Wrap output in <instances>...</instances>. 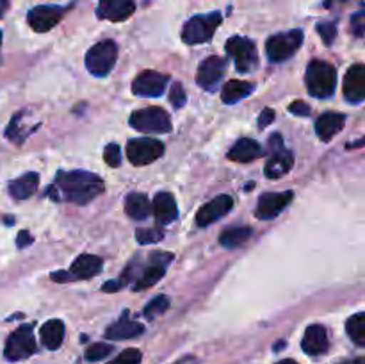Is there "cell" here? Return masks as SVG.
Here are the masks:
<instances>
[{
    "label": "cell",
    "mask_w": 365,
    "mask_h": 364,
    "mask_svg": "<svg viewBox=\"0 0 365 364\" xmlns=\"http://www.w3.org/2000/svg\"><path fill=\"white\" fill-rule=\"evenodd\" d=\"M56 186L59 188L64 200L78 203V206H84V203L95 200L106 189L103 181L98 175L82 170L59 171L56 177Z\"/></svg>",
    "instance_id": "1"
},
{
    "label": "cell",
    "mask_w": 365,
    "mask_h": 364,
    "mask_svg": "<svg viewBox=\"0 0 365 364\" xmlns=\"http://www.w3.org/2000/svg\"><path fill=\"white\" fill-rule=\"evenodd\" d=\"M307 89L316 98H328L337 88V70L327 61H312L307 68Z\"/></svg>",
    "instance_id": "2"
},
{
    "label": "cell",
    "mask_w": 365,
    "mask_h": 364,
    "mask_svg": "<svg viewBox=\"0 0 365 364\" xmlns=\"http://www.w3.org/2000/svg\"><path fill=\"white\" fill-rule=\"evenodd\" d=\"M118 59V45L113 39H103L93 45L86 54V68L91 75L106 77L110 74Z\"/></svg>",
    "instance_id": "3"
},
{
    "label": "cell",
    "mask_w": 365,
    "mask_h": 364,
    "mask_svg": "<svg viewBox=\"0 0 365 364\" xmlns=\"http://www.w3.org/2000/svg\"><path fill=\"white\" fill-rule=\"evenodd\" d=\"M221 13H210V14H200V16H192L191 20L185 21L184 29H182V39L187 45H198V43L209 41L214 36L216 29L220 27Z\"/></svg>",
    "instance_id": "4"
},
{
    "label": "cell",
    "mask_w": 365,
    "mask_h": 364,
    "mask_svg": "<svg viewBox=\"0 0 365 364\" xmlns=\"http://www.w3.org/2000/svg\"><path fill=\"white\" fill-rule=\"evenodd\" d=\"M130 127L139 132H148V134L150 132L164 134L171 131V118L163 107H145L132 113Z\"/></svg>",
    "instance_id": "5"
},
{
    "label": "cell",
    "mask_w": 365,
    "mask_h": 364,
    "mask_svg": "<svg viewBox=\"0 0 365 364\" xmlns=\"http://www.w3.org/2000/svg\"><path fill=\"white\" fill-rule=\"evenodd\" d=\"M303 43V31L294 29V31L280 32L267 39L266 54L271 63H282L287 61L289 57L294 56Z\"/></svg>",
    "instance_id": "6"
},
{
    "label": "cell",
    "mask_w": 365,
    "mask_h": 364,
    "mask_svg": "<svg viewBox=\"0 0 365 364\" xmlns=\"http://www.w3.org/2000/svg\"><path fill=\"white\" fill-rule=\"evenodd\" d=\"M36 338L34 332H32L31 325H21L18 327L13 334L7 338L6 348H4V355L7 360H24L27 357L34 355L36 353Z\"/></svg>",
    "instance_id": "7"
},
{
    "label": "cell",
    "mask_w": 365,
    "mask_h": 364,
    "mask_svg": "<svg viewBox=\"0 0 365 364\" xmlns=\"http://www.w3.org/2000/svg\"><path fill=\"white\" fill-rule=\"evenodd\" d=\"M227 54L234 59L235 68L242 74H248L259 66V56H257L255 43L252 39L232 36L227 41Z\"/></svg>",
    "instance_id": "8"
},
{
    "label": "cell",
    "mask_w": 365,
    "mask_h": 364,
    "mask_svg": "<svg viewBox=\"0 0 365 364\" xmlns=\"http://www.w3.org/2000/svg\"><path fill=\"white\" fill-rule=\"evenodd\" d=\"M164 153V145L159 139L139 138L130 139L127 145V157L134 166H146Z\"/></svg>",
    "instance_id": "9"
},
{
    "label": "cell",
    "mask_w": 365,
    "mask_h": 364,
    "mask_svg": "<svg viewBox=\"0 0 365 364\" xmlns=\"http://www.w3.org/2000/svg\"><path fill=\"white\" fill-rule=\"evenodd\" d=\"M173 261V253L170 252H153L150 256V264L143 268V273L139 275L132 285L134 291H143V289H148L152 285H155L160 278L164 277L168 270V264Z\"/></svg>",
    "instance_id": "10"
},
{
    "label": "cell",
    "mask_w": 365,
    "mask_h": 364,
    "mask_svg": "<svg viewBox=\"0 0 365 364\" xmlns=\"http://www.w3.org/2000/svg\"><path fill=\"white\" fill-rule=\"evenodd\" d=\"M292 198H294L292 191L264 193L259 198V203H257L255 216L259 220H273L292 202Z\"/></svg>",
    "instance_id": "11"
},
{
    "label": "cell",
    "mask_w": 365,
    "mask_h": 364,
    "mask_svg": "<svg viewBox=\"0 0 365 364\" xmlns=\"http://www.w3.org/2000/svg\"><path fill=\"white\" fill-rule=\"evenodd\" d=\"M64 7L59 6H38L32 7L27 14V21L32 31L36 32H48L50 29L56 27L64 14Z\"/></svg>",
    "instance_id": "12"
},
{
    "label": "cell",
    "mask_w": 365,
    "mask_h": 364,
    "mask_svg": "<svg viewBox=\"0 0 365 364\" xmlns=\"http://www.w3.org/2000/svg\"><path fill=\"white\" fill-rule=\"evenodd\" d=\"M232 207H234V198L232 196L217 195L216 198H212L205 206L200 207V211L196 213V225L198 227H207V225L214 223L220 218H223L225 214L230 213Z\"/></svg>",
    "instance_id": "13"
},
{
    "label": "cell",
    "mask_w": 365,
    "mask_h": 364,
    "mask_svg": "<svg viewBox=\"0 0 365 364\" xmlns=\"http://www.w3.org/2000/svg\"><path fill=\"white\" fill-rule=\"evenodd\" d=\"M225 74V61L220 56H210L203 59L198 66L196 81L207 91H214L217 84L221 82V77Z\"/></svg>",
    "instance_id": "14"
},
{
    "label": "cell",
    "mask_w": 365,
    "mask_h": 364,
    "mask_svg": "<svg viewBox=\"0 0 365 364\" xmlns=\"http://www.w3.org/2000/svg\"><path fill=\"white\" fill-rule=\"evenodd\" d=\"M168 75L159 74V71H143L132 82V91L138 96H160L166 89Z\"/></svg>",
    "instance_id": "15"
},
{
    "label": "cell",
    "mask_w": 365,
    "mask_h": 364,
    "mask_svg": "<svg viewBox=\"0 0 365 364\" xmlns=\"http://www.w3.org/2000/svg\"><path fill=\"white\" fill-rule=\"evenodd\" d=\"M135 11V4L132 0H100L96 7V14L100 20L123 21L130 18Z\"/></svg>",
    "instance_id": "16"
},
{
    "label": "cell",
    "mask_w": 365,
    "mask_h": 364,
    "mask_svg": "<svg viewBox=\"0 0 365 364\" xmlns=\"http://www.w3.org/2000/svg\"><path fill=\"white\" fill-rule=\"evenodd\" d=\"M344 96L348 102L360 103L365 98V66L353 64L344 77Z\"/></svg>",
    "instance_id": "17"
},
{
    "label": "cell",
    "mask_w": 365,
    "mask_h": 364,
    "mask_svg": "<svg viewBox=\"0 0 365 364\" xmlns=\"http://www.w3.org/2000/svg\"><path fill=\"white\" fill-rule=\"evenodd\" d=\"M152 207L157 225H170L171 221L177 220L178 207L171 193H157L155 198H153Z\"/></svg>",
    "instance_id": "18"
},
{
    "label": "cell",
    "mask_w": 365,
    "mask_h": 364,
    "mask_svg": "<svg viewBox=\"0 0 365 364\" xmlns=\"http://www.w3.org/2000/svg\"><path fill=\"white\" fill-rule=\"evenodd\" d=\"M143 332H145V327H143L139 321L130 320V318H128V313L125 310V313L121 314L120 320L107 328L106 338L113 339V341H121V339L138 338V335H141Z\"/></svg>",
    "instance_id": "19"
},
{
    "label": "cell",
    "mask_w": 365,
    "mask_h": 364,
    "mask_svg": "<svg viewBox=\"0 0 365 364\" xmlns=\"http://www.w3.org/2000/svg\"><path fill=\"white\" fill-rule=\"evenodd\" d=\"M303 352L309 353V355H321L328 350V334L327 328L319 323L310 325L305 330L302 341Z\"/></svg>",
    "instance_id": "20"
},
{
    "label": "cell",
    "mask_w": 365,
    "mask_h": 364,
    "mask_svg": "<svg viewBox=\"0 0 365 364\" xmlns=\"http://www.w3.org/2000/svg\"><path fill=\"white\" fill-rule=\"evenodd\" d=\"M292 164H294V153L282 146V148L273 150V156L266 163L264 173L267 178H280L291 170Z\"/></svg>",
    "instance_id": "21"
},
{
    "label": "cell",
    "mask_w": 365,
    "mask_h": 364,
    "mask_svg": "<svg viewBox=\"0 0 365 364\" xmlns=\"http://www.w3.org/2000/svg\"><path fill=\"white\" fill-rule=\"evenodd\" d=\"M103 261L100 257L91 256V253H84V256L77 257L70 268V273L73 278H81V280H88V278L96 277L102 271Z\"/></svg>",
    "instance_id": "22"
},
{
    "label": "cell",
    "mask_w": 365,
    "mask_h": 364,
    "mask_svg": "<svg viewBox=\"0 0 365 364\" xmlns=\"http://www.w3.org/2000/svg\"><path fill=\"white\" fill-rule=\"evenodd\" d=\"M264 156V150L255 139L242 138L235 143L228 152V159L235 161V163H252V161L259 159Z\"/></svg>",
    "instance_id": "23"
},
{
    "label": "cell",
    "mask_w": 365,
    "mask_h": 364,
    "mask_svg": "<svg viewBox=\"0 0 365 364\" xmlns=\"http://www.w3.org/2000/svg\"><path fill=\"white\" fill-rule=\"evenodd\" d=\"M346 116L341 113H324L316 121V134L323 141H330L335 134L344 128Z\"/></svg>",
    "instance_id": "24"
},
{
    "label": "cell",
    "mask_w": 365,
    "mask_h": 364,
    "mask_svg": "<svg viewBox=\"0 0 365 364\" xmlns=\"http://www.w3.org/2000/svg\"><path fill=\"white\" fill-rule=\"evenodd\" d=\"M38 186H39V175L34 173V171H31V173H25L21 175V177L14 178L13 182H9L7 191H9V195L13 196L14 200H25L29 198V196L34 195Z\"/></svg>",
    "instance_id": "25"
},
{
    "label": "cell",
    "mask_w": 365,
    "mask_h": 364,
    "mask_svg": "<svg viewBox=\"0 0 365 364\" xmlns=\"http://www.w3.org/2000/svg\"><path fill=\"white\" fill-rule=\"evenodd\" d=\"M125 211L132 220H146L152 214V203L145 193H130L125 198Z\"/></svg>",
    "instance_id": "26"
},
{
    "label": "cell",
    "mask_w": 365,
    "mask_h": 364,
    "mask_svg": "<svg viewBox=\"0 0 365 364\" xmlns=\"http://www.w3.org/2000/svg\"><path fill=\"white\" fill-rule=\"evenodd\" d=\"M39 335H41V343L45 345V348L57 350L63 345L64 323L61 320H48L39 330Z\"/></svg>",
    "instance_id": "27"
},
{
    "label": "cell",
    "mask_w": 365,
    "mask_h": 364,
    "mask_svg": "<svg viewBox=\"0 0 365 364\" xmlns=\"http://www.w3.org/2000/svg\"><path fill=\"white\" fill-rule=\"evenodd\" d=\"M255 91V84L248 81H228L223 86V93H221V98L225 103H235L239 100L246 98L250 93Z\"/></svg>",
    "instance_id": "28"
},
{
    "label": "cell",
    "mask_w": 365,
    "mask_h": 364,
    "mask_svg": "<svg viewBox=\"0 0 365 364\" xmlns=\"http://www.w3.org/2000/svg\"><path fill=\"white\" fill-rule=\"evenodd\" d=\"M252 236V228L250 227H232L221 232L220 243L225 248H237V246L245 245Z\"/></svg>",
    "instance_id": "29"
},
{
    "label": "cell",
    "mask_w": 365,
    "mask_h": 364,
    "mask_svg": "<svg viewBox=\"0 0 365 364\" xmlns=\"http://www.w3.org/2000/svg\"><path fill=\"white\" fill-rule=\"evenodd\" d=\"M346 332L355 345L365 346V313L360 310V313L353 314L346 323Z\"/></svg>",
    "instance_id": "30"
},
{
    "label": "cell",
    "mask_w": 365,
    "mask_h": 364,
    "mask_svg": "<svg viewBox=\"0 0 365 364\" xmlns=\"http://www.w3.org/2000/svg\"><path fill=\"white\" fill-rule=\"evenodd\" d=\"M168 309H170V298L164 295H159V296H155L152 302L146 303L145 313L143 314H145L146 320H155V318H159L160 314L166 313Z\"/></svg>",
    "instance_id": "31"
},
{
    "label": "cell",
    "mask_w": 365,
    "mask_h": 364,
    "mask_svg": "<svg viewBox=\"0 0 365 364\" xmlns=\"http://www.w3.org/2000/svg\"><path fill=\"white\" fill-rule=\"evenodd\" d=\"M110 352H113V346L107 345V343H95V345H91L86 350V359L89 363H95V360L106 359Z\"/></svg>",
    "instance_id": "32"
},
{
    "label": "cell",
    "mask_w": 365,
    "mask_h": 364,
    "mask_svg": "<svg viewBox=\"0 0 365 364\" xmlns=\"http://www.w3.org/2000/svg\"><path fill=\"white\" fill-rule=\"evenodd\" d=\"M163 231L160 228H139L135 231V239L139 245H150V243H157L163 239Z\"/></svg>",
    "instance_id": "33"
},
{
    "label": "cell",
    "mask_w": 365,
    "mask_h": 364,
    "mask_svg": "<svg viewBox=\"0 0 365 364\" xmlns=\"http://www.w3.org/2000/svg\"><path fill=\"white\" fill-rule=\"evenodd\" d=\"M317 32L323 38L324 45L330 46L337 36V24L335 21H321V24H317Z\"/></svg>",
    "instance_id": "34"
},
{
    "label": "cell",
    "mask_w": 365,
    "mask_h": 364,
    "mask_svg": "<svg viewBox=\"0 0 365 364\" xmlns=\"http://www.w3.org/2000/svg\"><path fill=\"white\" fill-rule=\"evenodd\" d=\"M141 352L138 348H127L109 364H141Z\"/></svg>",
    "instance_id": "35"
},
{
    "label": "cell",
    "mask_w": 365,
    "mask_h": 364,
    "mask_svg": "<svg viewBox=\"0 0 365 364\" xmlns=\"http://www.w3.org/2000/svg\"><path fill=\"white\" fill-rule=\"evenodd\" d=\"M103 161L109 164L110 168H118L121 164V150L116 143H109L103 150Z\"/></svg>",
    "instance_id": "36"
},
{
    "label": "cell",
    "mask_w": 365,
    "mask_h": 364,
    "mask_svg": "<svg viewBox=\"0 0 365 364\" xmlns=\"http://www.w3.org/2000/svg\"><path fill=\"white\" fill-rule=\"evenodd\" d=\"M185 89L184 86L180 84V82H173V86H171L170 89V102L171 106L177 107V109H180V107L185 106Z\"/></svg>",
    "instance_id": "37"
},
{
    "label": "cell",
    "mask_w": 365,
    "mask_h": 364,
    "mask_svg": "<svg viewBox=\"0 0 365 364\" xmlns=\"http://www.w3.org/2000/svg\"><path fill=\"white\" fill-rule=\"evenodd\" d=\"M351 32L356 36V38H364L365 32V13L364 11H359L351 16Z\"/></svg>",
    "instance_id": "38"
},
{
    "label": "cell",
    "mask_w": 365,
    "mask_h": 364,
    "mask_svg": "<svg viewBox=\"0 0 365 364\" xmlns=\"http://www.w3.org/2000/svg\"><path fill=\"white\" fill-rule=\"evenodd\" d=\"M289 111H291L292 114H296V116H309L310 106H309V103L302 102V100H298V102H294V103H291V106H289Z\"/></svg>",
    "instance_id": "39"
},
{
    "label": "cell",
    "mask_w": 365,
    "mask_h": 364,
    "mask_svg": "<svg viewBox=\"0 0 365 364\" xmlns=\"http://www.w3.org/2000/svg\"><path fill=\"white\" fill-rule=\"evenodd\" d=\"M273 121H274V111L269 109V107H266L259 116V128H266L267 125H271Z\"/></svg>",
    "instance_id": "40"
},
{
    "label": "cell",
    "mask_w": 365,
    "mask_h": 364,
    "mask_svg": "<svg viewBox=\"0 0 365 364\" xmlns=\"http://www.w3.org/2000/svg\"><path fill=\"white\" fill-rule=\"evenodd\" d=\"M50 278H52L53 282H61V284H63V282H70V280H73V277H71V273H68L66 270L56 271V273L50 275Z\"/></svg>",
    "instance_id": "41"
},
{
    "label": "cell",
    "mask_w": 365,
    "mask_h": 364,
    "mask_svg": "<svg viewBox=\"0 0 365 364\" xmlns=\"http://www.w3.org/2000/svg\"><path fill=\"white\" fill-rule=\"evenodd\" d=\"M32 243V236L29 234L27 231H21L20 234H18V238H16V245H18V248H24V246H29Z\"/></svg>",
    "instance_id": "42"
},
{
    "label": "cell",
    "mask_w": 365,
    "mask_h": 364,
    "mask_svg": "<svg viewBox=\"0 0 365 364\" xmlns=\"http://www.w3.org/2000/svg\"><path fill=\"white\" fill-rule=\"evenodd\" d=\"M123 288V282L118 278V280H109L107 284L102 285V291L106 293H114V291H120V289Z\"/></svg>",
    "instance_id": "43"
},
{
    "label": "cell",
    "mask_w": 365,
    "mask_h": 364,
    "mask_svg": "<svg viewBox=\"0 0 365 364\" xmlns=\"http://www.w3.org/2000/svg\"><path fill=\"white\" fill-rule=\"evenodd\" d=\"M339 364H365L364 357H356V359H349L344 360V363H339Z\"/></svg>",
    "instance_id": "44"
},
{
    "label": "cell",
    "mask_w": 365,
    "mask_h": 364,
    "mask_svg": "<svg viewBox=\"0 0 365 364\" xmlns=\"http://www.w3.org/2000/svg\"><path fill=\"white\" fill-rule=\"evenodd\" d=\"M344 2H348V0H327V2H324V6L331 7L334 4H344Z\"/></svg>",
    "instance_id": "45"
},
{
    "label": "cell",
    "mask_w": 365,
    "mask_h": 364,
    "mask_svg": "<svg viewBox=\"0 0 365 364\" xmlns=\"http://www.w3.org/2000/svg\"><path fill=\"white\" fill-rule=\"evenodd\" d=\"M277 364H298V363L292 359H285V360H280V363H277Z\"/></svg>",
    "instance_id": "46"
},
{
    "label": "cell",
    "mask_w": 365,
    "mask_h": 364,
    "mask_svg": "<svg viewBox=\"0 0 365 364\" xmlns=\"http://www.w3.org/2000/svg\"><path fill=\"white\" fill-rule=\"evenodd\" d=\"M0 45H2V32H0Z\"/></svg>",
    "instance_id": "47"
}]
</instances>
